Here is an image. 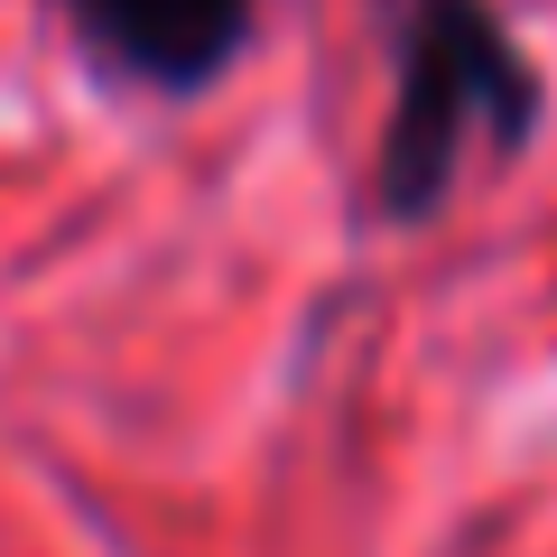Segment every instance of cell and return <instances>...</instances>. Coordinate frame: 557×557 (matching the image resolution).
I'll use <instances>...</instances> for the list:
<instances>
[{
    "instance_id": "1",
    "label": "cell",
    "mask_w": 557,
    "mask_h": 557,
    "mask_svg": "<svg viewBox=\"0 0 557 557\" xmlns=\"http://www.w3.org/2000/svg\"><path fill=\"white\" fill-rule=\"evenodd\" d=\"M548 112L520 28L493 0H391V112L372 139V223H428L465 168L520 159Z\"/></svg>"
}]
</instances>
